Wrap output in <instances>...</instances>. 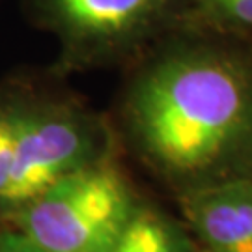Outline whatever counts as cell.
I'll return each mask as SVG.
<instances>
[{"instance_id":"cell-6","label":"cell","mask_w":252,"mask_h":252,"mask_svg":"<svg viewBox=\"0 0 252 252\" xmlns=\"http://www.w3.org/2000/svg\"><path fill=\"white\" fill-rule=\"evenodd\" d=\"M110 252H194V245L176 220L140 202Z\"/></svg>"},{"instance_id":"cell-8","label":"cell","mask_w":252,"mask_h":252,"mask_svg":"<svg viewBox=\"0 0 252 252\" xmlns=\"http://www.w3.org/2000/svg\"><path fill=\"white\" fill-rule=\"evenodd\" d=\"M27 99L17 95L0 97V200L8 187L21 116Z\"/></svg>"},{"instance_id":"cell-10","label":"cell","mask_w":252,"mask_h":252,"mask_svg":"<svg viewBox=\"0 0 252 252\" xmlns=\"http://www.w3.org/2000/svg\"><path fill=\"white\" fill-rule=\"evenodd\" d=\"M251 43H252V39H251Z\"/></svg>"},{"instance_id":"cell-1","label":"cell","mask_w":252,"mask_h":252,"mask_svg":"<svg viewBox=\"0 0 252 252\" xmlns=\"http://www.w3.org/2000/svg\"><path fill=\"white\" fill-rule=\"evenodd\" d=\"M122 127L178 194L252 178V43L217 34L161 41L127 84Z\"/></svg>"},{"instance_id":"cell-2","label":"cell","mask_w":252,"mask_h":252,"mask_svg":"<svg viewBox=\"0 0 252 252\" xmlns=\"http://www.w3.org/2000/svg\"><path fill=\"white\" fill-rule=\"evenodd\" d=\"M138 206L110 159L63 178L23 207L19 232L43 252H110Z\"/></svg>"},{"instance_id":"cell-4","label":"cell","mask_w":252,"mask_h":252,"mask_svg":"<svg viewBox=\"0 0 252 252\" xmlns=\"http://www.w3.org/2000/svg\"><path fill=\"white\" fill-rule=\"evenodd\" d=\"M112 129L69 99H27L0 209L19 213L54 183L112 159Z\"/></svg>"},{"instance_id":"cell-7","label":"cell","mask_w":252,"mask_h":252,"mask_svg":"<svg viewBox=\"0 0 252 252\" xmlns=\"http://www.w3.org/2000/svg\"><path fill=\"white\" fill-rule=\"evenodd\" d=\"M190 23L217 36L252 39V0H185Z\"/></svg>"},{"instance_id":"cell-3","label":"cell","mask_w":252,"mask_h":252,"mask_svg":"<svg viewBox=\"0 0 252 252\" xmlns=\"http://www.w3.org/2000/svg\"><path fill=\"white\" fill-rule=\"evenodd\" d=\"M60 45L63 69L116 63L161 41L183 19L185 0H28Z\"/></svg>"},{"instance_id":"cell-9","label":"cell","mask_w":252,"mask_h":252,"mask_svg":"<svg viewBox=\"0 0 252 252\" xmlns=\"http://www.w3.org/2000/svg\"><path fill=\"white\" fill-rule=\"evenodd\" d=\"M0 252H43L21 232L0 234Z\"/></svg>"},{"instance_id":"cell-5","label":"cell","mask_w":252,"mask_h":252,"mask_svg":"<svg viewBox=\"0 0 252 252\" xmlns=\"http://www.w3.org/2000/svg\"><path fill=\"white\" fill-rule=\"evenodd\" d=\"M200 252H252V178H237L180 194Z\"/></svg>"}]
</instances>
